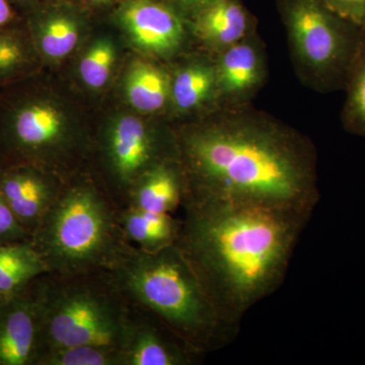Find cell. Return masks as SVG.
Here are the masks:
<instances>
[{
  "instance_id": "obj_28",
  "label": "cell",
  "mask_w": 365,
  "mask_h": 365,
  "mask_svg": "<svg viewBox=\"0 0 365 365\" xmlns=\"http://www.w3.org/2000/svg\"><path fill=\"white\" fill-rule=\"evenodd\" d=\"M172 4H176V6L182 7V9H190L196 13L197 11L201 9V7L208 4L210 0H168Z\"/></svg>"
},
{
  "instance_id": "obj_3",
  "label": "cell",
  "mask_w": 365,
  "mask_h": 365,
  "mask_svg": "<svg viewBox=\"0 0 365 365\" xmlns=\"http://www.w3.org/2000/svg\"><path fill=\"white\" fill-rule=\"evenodd\" d=\"M110 268L118 287L196 354L220 349L237 335L218 317L176 244L158 252L126 247Z\"/></svg>"
},
{
  "instance_id": "obj_20",
  "label": "cell",
  "mask_w": 365,
  "mask_h": 365,
  "mask_svg": "<svg viewBox=\"0 0 365 365\" xmlns=\"http://www.w3.org/2000/svg\"><path fill=\"white\" fill-rule=\"evenodd\" d=\"M36 43L48 58L66 56L76 48L78 41L76 24L66 16L50 18L36 24Z\"/></svg>"
},
{
  "instance_id": "obj_19",
  "label": "cell",
  "mask_w": 365,
  "mask_h": 365,
  "mask_svg": "<svg viewBox=\"0 0 365 365\" xmlns=\"http://www.w3.org/2000/svg\"><path fill=\"white\" fill-rule=\"evenodd\" d=\"M126 95L138 111L158 112L170 100V81L158 67L137 62L127 76Z\"/></svg>"
},
{
  "instance_id": "obj_5",
  "label": "cell",
  "mask_w": 365,
  "mask_h": 365,
  "mask_svg": "<svg viewBox=\"0 0 365 365\" xmlns=\"http://www.w3.org/2000/svg\"><path fill=\"white\" fill-rule=\"evenodd\" d=\"M300 81L319 93L346 88L365 44V30L323 0H277Z\"/></svg>"
},
{
  "instance_id": "obj_32",
  "label": "cell",
  "mask_w": 365,
  "mask_h": 365,
  "mask_svg": "<svg viewBox=\"0 0 365 365\" xmlns=\"http://www.w3.org/2000/svg\"><path fill=\"white\" fill-rule=\"evenodd\" d=\"M364 30H365V28H364Z\"/></svg>"
},
{
  "instance_id": "obj_29",
  "label": "cell",
  "mask_w": 365,
  "mask_h": 365,
  "mask_svg": "<svg viewBox=\"0 0 365 365\" xmlns=\"http://www.w3.org/2000/svg\"><path fill=\"white\" fill-rule=\"evenodd\" d=\"M16 1H19V2H31V1H33V0H16Z\"/></svg>"
},
{
  "instance_id": "obj_2",
  "label": "cell",
  "mask_w": 365,
  "mask_h": 365,
  "mask_svg": "<svg viewBox=\"0 0 365 365\" xmlns=\"http://www.w3.org/2000/svg\"><path fill=\"white\" fill-rule=\"evenodd\" d=\"M176 242L216 313L239 331L245 314L282 284L311 216L187 197Z\"/></svg>"
},
{
  "instance_id": "obj_17",
  "label": "cell",
  "mask_w": 365,
  "mask_h": 365,
  "mask_svg": "<svg viewBox=\"0 0 365 365\" xmlns=\"http://www.w3.org/2000/svg\"><path fill=\"white\" fill-rule=\"evenodd\" d=\"M170 101L178 111H196L204 106H218L215 61L194 62L182 67L170 81Z\"/></svg>"
},
{
  "instance_id": "obj_16",
  "label": "cell",
  "mask_w": 365,
  "mask_h": 365,
  "mask_svg": "<svg viewBox=\"0 0 365 365\" xmlns=\"http://www.w3.org/2000/svg\"><path fill=\"white\" fill-rule=\"evenodd\" d=\"M47 265L31 242H0V295L11 297L26 288L43 274Z\"/></svg>"
},
{
  "instance_id": "obj_8",
  "label": "cell",
  "mask_w": 365,
  "mask_h": 365,
  "mask_svg": "<svg viewBox=\"0 0 365 365\" xmlns=\"http://www.w3.org/2000/svg\"><path fill=\"white\" fill-rule=\"evenodd\" d=\"M215 69L218 106L249 104L267 76L265 51L256 32L218 53Z\"/></svg>"
},
{
  "instance_id": "obj_15",
  "label": "cell",
  "mask_w": 365,
  "mask_h": 365,
  "mask_svg": "<svg viewBox=\"0 0 365 365\" xmlns=\"http://www.w3.org/2000/svg\"><path fill=\"white\" fill-rule=\"evenodd\" d=\"M187 195L181 162L165 160L139 178L132 192L130 207L155 213L174 212Z\"/></svg>"
},
{
  "instance_id": "obj_24",
  "label": "cell",
  "mask_w": 365,
  "mask_h": 365,
  "mask_svg": "<svg viewBox=\"0 0 365 365\" xmlns=\"http://www.w3.org/2000/svg\"><path fill=\"white\" fill-rule=\"evenodd\" d=\"M115 62V49L108 41H100L91 46L81 64L79 73L88 88H103L109 81Z\"/></svg>"
},
{
  "instance_id": "obj_27",
  "label": "cell",
  "mask_w": 365,
  "mask_h": 365,
  "mask_svg": "<svg viewBox=\"0 0 365 365\" xmlns=\"http://www.w3.org/2000/svg\"><path fill=\"white\" fill-rule=\"evenodd\" d=\"M16 19V13L11 0H0V31L11 28Z\"/></svg>"
},
{
  "instance_id": "obj_12",
  "label": "cell",
  "mask_w": 365,
  "mask_h": 365,
  "mask_svg": "<svg viewBox=\"0 0 365 365\" xmlns=\"http://www.w3.org/2000/svg\"><path fill=\"white\" fill-rule=\"evenodd\" d=\"M108 157L112 170L124 184L137 181L146 170L169 158H160L157 141L143 121L120 118L108 136Z\"/></svg>"
},
{
  "instance_id": "obj_1",
  "label": "cell",
  "mask_w": 365,
  "mask_h": 365,
  "mask_svg": "<svg viewBox=\"0 0 365 365\" xmlns=\"http://www.w3.org/2000/svg\"><path fill=\"white\" fill-rule=\"evenodd\" d=\"M187 197L312 216L319 200L313 143L249 104L220 107L180 143Z\"/></svg>"
},
{
  "instance_id": "obj_23",
  "label": "cell",
  "mask_w": 365,
  "mask_h": 365,
  "mask_svg": "<svg viewBox=\"0 0 365 365\" xmlns=\"http://www.w3.org/2000/svg\"><path fill=\"white\" fill-rule=\"evenodd\" d=\"M31 62V50L25 37L11 28L0 31V83L25 73Z\"/></svg>"
},
{
  "instance_id": "obj_30",
  "label": "cell",
  "mask_w": 365,
  "mask_h": 365,
  "mask_svg": "<svg viewBox=\"0 0 365 365\" xmlns=\"http://www.w3.org/2000/svg\"><path fill=\"white\" fill-rule=\"evenodd\" d=\"M4 299H6V297H1V295H0V304H1V302H4Z\"/></svg>"
},
{
  "instance_id": "obj_6",
  "label": "cell",
  "mask_w": 365,
  "mask_h": 365,
  "mask_svg": "<svg viewBox=\"0 0 365 365\" xmlns=\"http://www.w3.org/2000/svg\"><path fill=\"white\" fill-rule=\"evenodd\" d=\"M35 297L39 316L37 359L49 350L71 346L121 347L129 319L111 297L72 285L39 288Z\"/></svg>"
},
{
  "instance_id": "obj_14",
  "label": "cell",
  "mask_w": 365,
  "mask_h": 365,
  "mask_svg": "<svg viewBox=\"0 0 365 365\" xmlns=\"http://www.w3.org/2000/svg\"><path fill=\"white\" fill-rule=\"evenodd\" d=\"M195 19L199 37L217 54L256 32V20L242 0H210Z\"/></svg>"
},
{
  "instance_id": "obj_22",
  "label": "cell",
  "mask_w": 365,
  "mask_h": 365,
  "mask_svg": "<svg viewBox=\"0 0 365 365\" xmlns=\"http://www.w3.org/2000/svg\"><path fill=\"white\" fill-rule=\"evenodd\" d=\"M345 90L343 125L350 133L365 136V44Z\"/></svg>"
},
{
  "instance_id": "obj_4",
  "label": "cell",
  "mask_w": 365,
  "mask_h": 365,
  "mask_svg": "<svg viewBox=\"0 0 365 365\" xmlns=\"http://www.w3.org/2000/svg\"><path fill=\"white\" fill-rule=\"evenodd\" d=\"M110 205L90 187L57 197L31 242L49 272L72 276L111 267L126 246Z\"/></svg>"
},
{
  "instance_id": "obj_13",
  "label": "cell",
  "mask_w": 365,
  "mask_h": 365,
  "mask_svg": "<svg viewBox=\"0 0 365 365\" xmlns=\"http://www.w3.org/2000/svg\"><path fill=\"white\" fill-rule=\"evenodd\" d=\"M195 355L165 327L131 321L120 347L121 365H189Z\"/></svg>"
},
{
  "instance_id": "obj_21",
  "label": "cell",
  "mask_w": 365,
  "mask_h": 365,
  "mask_svg": "<svg viewBox=\"0 0 365 365\" xmlns=\"http://www.w3.org/2000/svg\"><path fill=\"white\" fill-rule=\"evenodd\" d=\"M40 365H121L120 349L109 346L78 345L57 348L41 354Z\"/></svg>"
},
{
  "instance_id": "obj_11",
  "label": "cell",
  "mask_w": 365,
  "mask_h": 365,
  "mask_svg": "<svg viewBox=\"0 0 365 365\" xmlns=\"http://www.w3.org/2000/svg\"><path fill=\"white\" fill-rule=\"evenodd\" d=\"M39 316L36 297L25 292L0 304V365L35 364Z\"/></svg>"
},
{
  "instance_id": "obj_7",
  "label": "cell",
  "mask_w": 365,
  "mask_h": 365,
  "mask_svg": "<svg viewBox=\"0 0 365 365\" xmlns=\"http://www.w3.org/2000/svg\"><path fill=\"white\" fill-rule=\"evenodd\" d=\"M64 123L58 110L36 98H20L0 115V153L16 163L32 165L61 140Z\"/></svg>"
},
{
  "instance_id": "obj_25",
  "label": "cell",
  "mask_w": 365,
  "mask_h": 365,
  "mask_svg": "<svg viewBox=\"0 0 365 365\" xmlns=\"http://www.w3.org/2000/svg\"><path fill=\"white\" fill-rule=\"evenodd\" d=\"M30 235L21 227L0 192V242L28 241Z\"/></svg>"
},
{
  "instance_id": "obj_26",
  "label": "cell",
  "mask_w": 365,
  "mask_h": 365,
  "mask_svg": "<svg viewBox=\"0 0 365 365\" xmlns=\"http://www.w3.org/2000/svg\"><path fill=\"white\" fill-rule=\"evenodd\" d=\"M331 9L345 20L365 28V0H323Z\"/></svg>"
},
{
  "instance_id": "obj_10",
  "label": "cell",
  "mask_w": 365,
  "mask_h": 365,
  "mask_svg": "<svg viewBox=\"0 0 365 365\" xmlns=\"http://www.w3.org/2000/svg\"><path fill=\"white\" fill-rule=\"evenodd\" d=\"M0 192L31 237L58 197L40 170L26 163L0 169Z\"/></svg>"
},
{
  "instance_id": "obj_9",
  "label": "cell",
  "mask_w": 365,
  "mask_h": 365,
  "mask_svg": "<svg viewBox=\"0 0 365 365\" xmlns=\"http://www.w3.org/2000/svg\"><path fill=\"white\" fill-rule=\"evenodd\" d=\"M121 21L132 41L141 49L158 55L178 51L185 38L182 16L169 4L137 0L123 7Z\"/></svg>"
},
{
  "instance_id": "obj_31",
  "label": "cell",
  "mask_w": 365,
  "mask_h": 365,
  "mask_svg": "<svg viewBox=\"0 0 365 365\" xmlns=\"http://www.w3.org/2000/svg\"><path fill=\"white\" fill-rule=\"evenodd\" d=\"M91 1L102 2V1H106V0H91Z\"/></svg>"
},
{
  "instance_id": "obj_18",
  "label": "cell",
  "mask_w": 365,
  "mask_h": 365,
  "mask_svg": "<svg viewBox=\"0 0 365 365\" xmlns=\"http://www.w3.org/2000/svg\"><path fill=\"white\" fill-rule=\"evenodd\" d=\"M182 220L168 213H155L129 207L122 215L125 235L141 250L158 252L176 244Z\"/></svg>"
}]
</instances>
